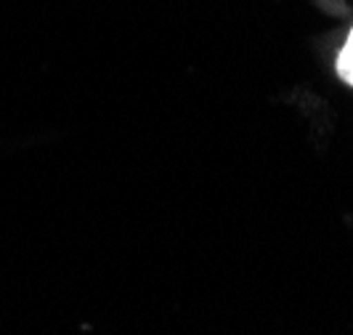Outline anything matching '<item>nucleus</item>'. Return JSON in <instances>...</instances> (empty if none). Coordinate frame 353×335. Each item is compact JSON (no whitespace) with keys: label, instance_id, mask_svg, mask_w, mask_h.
Segmentation results:
<instances>
[{"label":"nucleus","instance_id":"f257e3e1","mask_svg":"<svg viewBox=\"0 0 353 335\" xmlns=\"http://www.w3.org/2000/svg\"><path fill=\"white\" fill-rule=\"evenodd\" d=\"M337 75H340L348 86H353V30H351V35H348V40H345V46H343L340 56H337Z\"/></svg>","mask_w":353,"mask_h":335}]
</instances>
